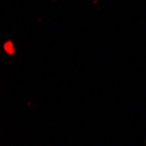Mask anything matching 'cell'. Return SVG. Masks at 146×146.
I'll list each match as a JSON object with an SVG mask.
<instances>
[{
  "mask_svg": "<svg viewBox=\"0 0 146 146\" xmlns=\"http://www.w3.org/2000/svg\"><path fill=\"white\" fill-rule=\"evenodd\" d=\"M3 48H4V50L6 51V53H7L9 54H13L14 51H15V46H14V45L11 42H6L5 44H4Z\"/></svg>",
  "mask_w": 146,
  "mask_h": 146,
  "instance_id": "obj_1",
  "label": "cell"
}]
</instances>
